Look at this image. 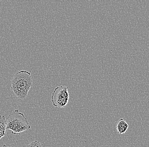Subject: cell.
<instances>
[{
	"label": "cell",
	"mask_w": 149,
	"mask_h": 147,
	"mask_svg": "<svg viewBox=\"0 0 149 147\" xmlns=\"http://www.w3.org/2000/svg\"><path fill=\"white\" fill-rule=\"evenodd\" d=\"M32 84L31 73L26 70H21L14 75L12 81L11 89L17 98L24 99L27 97Z\"/></svg>",
	"instance_id": "1"
},
{
	"label": "cell",
	"mask_w": 149,
	"mask_h": 147,
	"mask_svg": "<svg viewBox=\"0 0 149 147\" xmlns=\"http://www.w3.org/2000/svg\"><path fill=\"white\" fill-rule=\"evenodd\" d=\"M7 129L12 131L13 134H20L31 128L24 114L16 110L6 119Z\"/></svg>",
	"instance_id": "2"
},
{
	"label": "cell",
	"mask_w": 149,
	"mask_h": 147,
	"mask_svg": "<svg viewBox=\"0 0 149 147\" xmlns=\"http://www.w3.org/2000/svg\"><path fill=\"white\" fill-rule=\"evenodd\" d=\"M68 87L61 86L56 87L52 93L51 101L54 107L58 108L65 107L69 100Z\"/></svg>",
	"instance_id": "3"
},
{
	"label": "cell",
	"mask_w": 149,
	"mask_h": 147,
	"mask_svg": "<svg viewBox=\"0 0 149 147\" xmlns=\"http://www.w3.org/2000/svg\"><path fill=\"white\" fill-rule=\"evenodd\" d=\"M128 128L129 125L124 119H121L116 124V131L119 134H125Z\"/></svg>",
	"instance_id": "4"
},
{
	"label": "cell",
	"mask_w": 149,
	"mask_h": 147,
	"mask_svg": "<svg viewBox=\"0 0 149 147\" xmlns=\"http://www.w3.org/2000/svg\"><path fill=\"white\" fill-rule=\"evenodd\" d=\"M6 129L7 125L5 117L0 115V140L3 137L7 135Z\"/></svg>",
	"instance_id": "5"
},
{
	"label": "cell",
	"mask_w": 149,
	"mask_h": 147,
	"mask_svg": "<svg viewBox=\"0 0 149 147\" xmlns=\"http://www.w3.org/2000/svg\"><path fill=\"white\" fill-rule=\"evenodd\" d=\"M26 147H43V146L40 142L36 140L30 143Z\"/></svg>",
	"instance_id": "6"
},
{
	"label": "cell",
	"mask_w": 149,
	"mask_h": 147,
	"mask_svg": "<svg viewBox=\"0 0 149 147\" xmlns=\"http://www.w3.org/2000/svg\"><path fill=\"white\" fill-rule=\"evenodd\" d=\"M2 147H9L7 146H6V145H3V146Z\"/></svg>",
	"instance_id": "7"
}]
</instances>
